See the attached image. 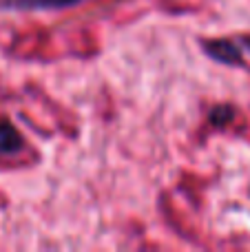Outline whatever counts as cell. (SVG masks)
Here are the masks:
<instances>
[{
  "label": "cell",
  "instance_id": "1",
  "mask_svg": "<svg viewBox=\"0 0 250 252\" xmlns=\"http://www.w3.org/2000/svg\"><path fill=\"white\" fill-rule=\"evenodd\" d=\"M82 0H2V9H20V11H38V9H66L75 7Z\"/></svg>",
  "mask_w": 250,
  "mask_h": 252
},
{
  "label": "cell",
  "instance_id": "2",
  "mask_svg": "<svg viewBox=\"0 0 250 252\" xmlns=\"http://www.w3.org/2000/svg\"><path fill=\"white\" fill-rule=\"evenodd\" d=\"M206 53L217 62L224 64H242V51L237 44H233L230 40H213V42L204 44Z\"/></svg>",
  "mask_w": 250,
  "mask_h": 252
},
{
  "label": "cell",
  "instance_id": "3",
  "mask_svg": "<svg viewBox=\"0 0 250 252\" xmlns=\"http://www.w3.org/2000/svg\"><path fill=\"white\" fill-rule=\"evenodd\" d=\"M25 139L22 135L13 128L11 122H0V157H7V155H16L18 151L22 148Z\"/></svg>",
  "mask_w": 250,
  "mask_h": 252
},
{
  "label": "cell",
  "instance_id": "4",
  "mask_svg": "<svg viewBox=\"0 0 250 252\" xmlns=\"http://www.w3.org/2000/svg\"><path fill=\"white\" fill-rule=\"evenodd\" d=\"M235 118V111L233 106H215L211 113V122L217 124V126H224L226 122H230V120Z\"/></svg>",
  "mask_w": 250,
  "mask_h": 252
},
{
  "label": "cell",
  "instance_id": "5",
  "mask_svg": "<svg viewBox=\"0 0 250 252\" xmlns=\"http://www.w3.org/2000/svg\"><path fill=\"white\" fill-rule=\"evenodd\" d=\"M246 47H248V49H250V38H248V40H246Z\"/></svg>",
  "mask_w": 250,
  "mask_h": 252
}]
</instances>
